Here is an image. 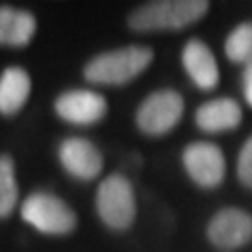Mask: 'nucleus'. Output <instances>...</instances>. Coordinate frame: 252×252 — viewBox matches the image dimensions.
<instances>
[{"instance_id": "obj_17", "label": "nucleus", "mask_w": 252, "mask_h": 252, "mask_svg": "<svg viewBox=\"0 0 252 252\" xmlns=\"http://www.w3.org/2000/svg\"><path fill=\"white\" fill-rule=\"evenodd\" d=\"M243 95L245 101L252 107V63L245 65L243 71Z\"/></svg>"}, {"instance_id": "obj_14", "label": "nucleus", "mask_w": 252, "mask_h": 252, "mask_svg": "<svg viewBox=\"0 0 252 252\" xmlns=\"http://www.w3.org/2000/svg\"><path fill=\"white\" fill-rule=\"evenodd\" d=\"M19 202V183L15 159L0 153V220L8 219Z\"/></svg>"}, {"instance_id": "obj_10", "label": "nucleus", "mask_w": 252, "mask_h": 252, "mask_svg": "<svg viewBox=\"0 0 252 252\" xmlns=\"http://www.w3.org/2000/svg\"><path fill=\"white\" fill-rule=\"evenodd\" d=\"M181 63L200 90L209 92L219 84V65L211 49L202 39H189L181 51Z\"/></svg>"}, {"instance_id": "obj_6", "label": "nucleus", "mask_w": 252, "mask_h": 252, "mask_svg": "<svg viewBox=\"0 0 252 252\" xmlns=\"http://www.w3.org/2000/svg\"><path fill=\"white\" fill-rule=\"evenodd\" d=\"M54 112L65 124L90 127L105 120L108 105L107 99L97 92L73 88V90H65L56 95Z\"/></svg>"}, {"instance_id": "obj_13", "label": "nucleus", "mask_w": 252, "mask_h": 252, "mask_svg": "<svg viewBox=\"0 0 252 252\" xmlns=\"http://www.w3.org/2000/svg\"><path fill=\"white\" fill-rule=\"evenodd\" d=\"M243 112L239 103L232 97H217L200 105L194 122L206 133H222L232 131L241 124Z\"/></svg>"}, {"instance_id": "obj_3", "label": "nucleus", "mask_w": 252, "mask_h": 252, "mask_svg": "<svg viewBox=\"0 0 252 252\" xmlns=\"http://www.w3.org/2000/svg\"><path fill=\"white\" fill-rule=\"evenodd\" d=\"M23 222L45 235H69L77 230L79 217L67 202L49 190H34L21 204Z\"/></svg>"}, {"instance_id": "obj_9", "label": "nucleus", "mask_w": 252, "mask_h": 252, "mask_svg": "<svg viewBox=\"0 0 252 252\" xmlns=\"http://www.w3.org/2000/svg\"><path fill=\"white\" fill-rule=\"evenodd\" d=\"M207 239L220 249H237L252 239V217L239 207H224L207 224Z\"/></svg>"}, {"instance_id": "obj_1", "label": "nucleus", "mask_w": 252, "mask_h": 252, "mask_svg": "<svg viewBox=\"0 0 252 252\" xmlns=\"http://www.w3.org/2000/svg\"><path fill=\"white\" fill-rule=\"evenodd\" d=\"M153 62V49L146 45H127L95 54L82 67L84 79L99 86H126Z\"/></svg>"}, {"instance_id": "obj_2", "label": "nucleus", "mask_w": 252, "mask_h": 252, "mask_svg": "<svg viewBox=\"0 0 252 252\" xmlns=\"http://www.w3.org/2000/svg\"><path fill=\"white\" fill-rule=\"evenodd\" d=\"M209 11L206 0H155L138 6L127 15V27L135 32H164L187 28Z\"/></svg>"}, {"instance_id": "obj_12", "label": "nucleus", "mask_w": 252, "mask_h": 252, "mask_svg": "<svg viewBox=\"0 0 252 252\" xmlns=\"http://www.w3.org/2000/svg\"><path fill=\"white\" fill-rule=\"evenodd\" d=\"M30 94H32V79L25 67L8 65L0 73V114L2 116H17L28 103Z\"/></svg>"}, {"instance_id": "obj_8", "label": "nucleus", "mask_w": 252, "mask_h": 252, "mask_svg": "<svg viewBox=\"0 0 252 252\" xmlns=\"http://www.w3.org/2000/svg\"><path fill=\"white\" fill-rule=\"evenodd\" d=\"M183 166L190 180L202 189L219 187L226 174L224 153L211 142H192L183 150Z\"/></svg>"}, {"instance_id": "obj_7", "label": "nucleus", "mask_w": 252, "mask_h": 252, "mask_svg": "<svg viewBox=\"0 0 252 252\" xmlns=\"http://www.w3.org/2000/svg\"><path fill=\"white\" fill-rule=\"evenodd\" d=\"M56 155L65 174L77 181L95 180L105 166V159L99 148L82 136L63 138L56 150Z\"/></svg>"}, {"instance_id": "obj_5", "label": "nucleus", "mask_w": 252, "mask_h": 252, "mask_svg": "<svg viewBox=\"0 0 252 252\" xmlns=\"http://www.w3.org/2000/svg\"><path fill=\"white\" fill-rule=\"evenodd\" d=\"M185 103L180 92L164 88L150 94L135 114V124L140 133L148 136H162L180 124Z\"/></svg>"}, {"instance_id": "obj_4", "label": "nucleus", "mask_w": 252, "mask_h": 252, "mask_svg": "<svg viewBox=\"0 0 252 252\" xmlns=\"http://www.w3.org/2000/svg\"><path fill=\"white\" fill-rule=\"evenodd\" d=\"M95 211L112 232H126L136 219V196L131 181L124 174H110L95 192Z\"/></svg>"}, {"instance_id": "obj_15", "label": "nucleus", "mask_w": 252, "mask_h": 252, "mask_svg": "<svg viewBox=\"0 0 252 252\" xmlns=\"http://www.w3.org/2000/svg\"><path fill=\"white\" fill-rule=\"evenodd\" d=\"M224 53L235 63H252V23H241L228 34Z\"/></svg>"}, {"instance_id": "obj_11", "label": "nucleus", "mask_w": 252, "mask_h": 252, "mask_svg": "<svg viewBox=\"0 0 252 252\" xmlns=\"http://www.w3.org/2000/svg\"><path fill=\"white\" fill-rule=\"evenodd\" d=\"M37 32V19L32 11L15 6H0V47L25 49Z\"/></svg>"}, {"instance_id": "obj_16", "label": "nucleus", "mask_w": 252, "mask_h": 252, "mask_svg": "<svg viewBox=\"0 0 252 252\" xmlns=\"http://www.w3.org/2000/svg\"><path fill=\"white\" fill-rule=\"evenodd\" d=\"M237 178L245 187L252 189V136L243 144L237 157Z\"/></svg>"}]
</instances>
